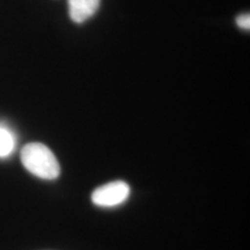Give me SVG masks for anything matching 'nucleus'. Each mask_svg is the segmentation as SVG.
Returning a JSON list of instances; mask_svg holds the SVG:
<instances>
[{"instance_id":"f257e3e1","label":"nucleus","mask_w":250,"mask_h":250,"mask_svg":"<svg viewBox=\"0 0 250 250\" xmlns=\"http://www.w3.org/2000/svg\"><path fill=\"white\" fill-rule=\"evenodd\" d=\"M21 162L28 171L43 180H55L61 166L51 149L41 143L27 144L21 151Z\"/></svg>"},{"instance_id":"f03ea898","label":"nucleus","mask_w":250,"mask_h":250,"mask_svg":"<svg viewBox=\"0 0 250 250\" xmlns=\"http://www.w3.org/2000/svg\"><path fill=\"white\" fill-rule=\"evenodd\" d=\"M130 195V187L123 181H116L98 188L92 193V201L95 205L103 208L120 205Z\"/></svg>"},{"instance_id":"7ed1b4c3","label":"nucleus","mask_w":250,"mask_h":250,"mask_svg":"<svg viewBox=\"0 0 250 250\" xmlns=\"http://www.w3.org/2000/svg\"><path fill=\"white\" fill-rule=\"evenodd\" d=\"M101 0H67L68 14L76 23H83L98 12Z\"/></svg>"},{"instance_id":"20e7f679","label":"nucleus","mask_w":250,"mask_h":250,"mask_svg":"<svg viewBox=\"0 0 250 250\" xmlns=\"http://www.w3.org/2000/svg\"><path fill=\"white\" fill-rule=\"evenodd\" d=\"M15 139L13 133L5 127L0 126V158L8 156L13 152Z\"/></svg>"},{"instance_id":"39448f33","label":"nucleus","mask_w":250,"mask_h":250,"mask_svg":"<svg viewBox=\"0 0 250 250\" xmlns=\"http://www.w3.org/2000/svg\"><path fill=\"white\" fill-rule=\"evenodd\" d=\"M236 23H237V26H239L240 28H242V29L249 30L250 29V15L248 13L239 15V17L236 18Z\"/></svg>"}]
</instances>
